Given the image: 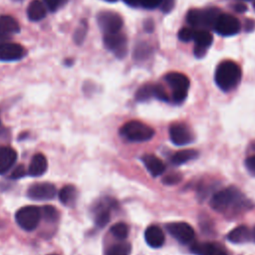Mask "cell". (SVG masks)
Instances as JSON below:
<instances>
[{
  "label": "cell",
  "mask_w": 255,
  "mask_h": 255,
  "mask_svg": "<svg viewBox=\"0 0 255 255\" xmlns=\"http://www.w3.org/2000/svg\"><path fill=\"white\" fill-rule=\"evenodd\" d=\"M99 27L105 34L118 33L123 27L122 17L112 11H102L97 16Z\"/></svg>",
  "instance_id": "obj_7"
},
{
  "label": "cell",
  "mask_w": 255,
  "mask_h": 255,
  "mask_svg": "<svg viewBox=\"0 0 255 255\" xmlns=\"http://www.w3.org/2000/svg\"><path fill=\"white\" fill-rule=\"evenodd\" d=\"M77 190L76 187L73 185H65L60 191H59V199L61 202L65 205H69L74 202L76 199Z\"/></svg>",
  "instance_id": "obj_24"
},
{
  "label": "cell",
  "mask_w": 255,
  "mask_h": 255,
  "mask_svg": "<svg viewBox=\"0 0 255 255\" xmlns=\"http://www.w3.org/2000/svg\"><path fill=\"white\" fill-rule=\"evenodd\" d=\"M242 1H250V0H242Z\"/></svg>",
  "instance_id": "obj_45"
},
{
  "label": "cell",
  "mask_w": 255,
  "mask_h": 255,
  "mask_svg": "<svg viewBox=\"0 0 255 255\" xmlns=\"http://www.w3.org/2000/svg\"><path fill=\"white\" fill-rule=\"evenodd\" d=\"M28 18L31 21H40L46 15V7L39 0H33L27 9Z\"/></svg>",
  "instance_id": "obj_22"
},
{
  "label": "cell",
  "mask_w": 255,
  "mask_h": 255,
  "mask_svg": "<svg viewBox=\"0 0 255 255\" xmlns=\"http://www.w3.org/2000/svg\"><path fill=\"white\" fill-rule=\"evenodd\" d=\"M219 14V9L214 7L206 9H191L186 15V21L194 29L207 30L214 28Z\"/></svg>",
  "instance_id": "obj_3"
},
{
  "label": "cell",
  "mask_w": 255,
  "mask_h": 255,
  "mask_svg": "<svg viewBox=\"0 0 255 255\" xmlns=\"http://www.w3.org/2000/svg\"><path fill=\"white\" fill-rule=\"evenodd\" d=\"M130 252V245L128 243H119L110 248L107 255H128Z\"/></svg>",
  "instance_id": "obj_29"
},
{
  "label": "cell",
  "mask_w": 255,
  "mask_h": 255,
  "mask_svg": "<svg viewBox=\"0 0 255 255\" xmlns=\"http://www.w3.org/2000/svg\"><path fill=\"white\" fill-rule=\"evenodd\" d=\"M194 33H195V29L192 27H184L181 28L178 32V38L180 41L182 42H189L191 40H193L194 37Z\"/></svg>",
  "instance_id": "obj_31"
},
{
  "label": "cell",
  "mask_w": 255,
  "mask_h": 255,
  "mask_svg": "<svg viewBox=\"0 0 255 255\" xmlns=\"http://www.w3.org/2000/svg\"><path fill=\"white\" fill-rule=\"evenodd\" d=\"M42 215L48 221H55L58 218V211L51 205H46L42 208Z\"/></svg>",
  "instance_id": "obj_32"
},
{
  "label": "cell",
  "mask_w": 255,
  "mask_h": 255,
  "mask_svg": "<svg viewBox=\"0 0 255 255\" xmlns=\"http://www.w3.org/2000/svg\"><path fill=\"white\" fill-rule=\"evenodd\" d=\"M105 1H108V2H115V1H117V0H105Z\"/></svg>",
  "instance_id": "obj_42"
},
{
  "label": "cell",
  "mask_w": 255,
  "mask_h": 255,
  "mask_svg": "<svg viewBox=\"0 0 255 255\" xmlns=\"http://www.w3.org/2000/svg\"><path fill=\"white\" fill-rule=\"evenodd\" d=\"M190 249L191 252L196 255H227L224 248L211 242L194 243Z\"/></svg>",
  "instance_id": "obj_15"
},
{
  "label": "cell",
  "mask_w": 255,
  "mask_h": 255,
  "mask_svg": "<svg viewBox=\"0 0 255 255\" xmlns=\"http://www.w3.org/2000/svg\"><path fill=\"white\" fill-rule=\"evenodd\" d=\"M240 27V22L235 16L227 13H220L213 29L221 36H233L239 32Z\"/></svg>",
  "instance_id": "obj_8"
},
{
  "label": "cell",
  "mask_w": 255,
  "mask_h": 255,
  "mask_svg": "<svg viewBox=\"0 0 255 255\" xmlns=\"http://www.w3.org/2000/svg\"><path fill=\"white\" fill-rule=\"evenodd\" d=\"M47 8L51 11H56L60 7H62L67 0H44Z\"/></svg>",
  "instance_id": "obj_34"
},
{
  "label": "cell",
  "mask_w": 255,
  "mask_h": 255,
  "mask_svg": "<svg viewBox=\"0 0 255 255\" xmlns=\"http://www.w3.org/2000/svg\"><path fill=\"white\" fill-rule=\"evenodd\" d=\"M128 5L132 7H142L146 9H153L159 6L162 0H124Z\"/></svg>",
  "instance_id": "obj_26"
},
{
  "label": "cell",
  "mask_w": 255,
  "mask_h": 255,
  "mask_svg": "<svg viewBox=\"0 0 255 255\" xmlns=\"http://www.w3.org/2000/svg\"><path fill=\"white\" fill-rule=\"evenodd\" d=\"M110 221V209L104 205H99L96 209L95 222L99 227H104Z\"/></svg>",
  "instance_id": "obj_25"
},
{
  "label": "cell",
  "mask_w": 255,
  "mask_h": 255,
  "mask_svg": "<svg viewBox=\"0 0 255 255\" xmlns=\"http://www.w3.org/2000/svg\"><path fill=\"white\" fill-rule=\"evenodd\" d=\"M253 6H254V8H255V0L253 1Z\"/></svg>",
  "instance_id": "obj_43"
},
{
  "label": "cell",
  "mask_w": 255,
  "mask_h": 255,
  "mask_svg": "<svg viewBox=\"0 0 255 255\" xmlns=\"http://www.w3.org/2000/svg\"><path fill=\"white\" fill-rule=\"evenodd\" d=\"M24 48L16 43L0 41V61H16L23 58Z\"/></svg>",
  "instance_id": "obj_14"
},
{
  "label": "cell",
  "mask_w": 255,
  "mask_h": 255,
  "mask_svg": "<svg viewBox=\"0 0 255 255\" xmlns=\"http://www.w3.org/2000/svg\"><path fill=\"white\" fill-rule=\"evenodd\" d=\"M152 97H154V95H153V85H150V84H147V85H144V86L140 87L137 90L136 94H135V99L138 102H145V101L149 100Z\"/></svg>",
  "instance_id": "obj_27"
},
{
  "label": "cell",
  "mask_w": 255,
  "mask_h": 255,
  "mask_svg": "<svg viewBox=\"0 0 255 255\" xmlns=\"http://www.w3.org/2000/svg\"><path fill=\"white\" fill-rule=\"evenodd\" d=\"M254 28H255V22L251 19H246L245 20V31L251 32Z\"/></svg>",
  "instance_id": "obj_39"
},
{
  "label": "cell",
  "mask_w": 255,
  "mask_h": 255,
  "mask_svg": "<svg viewBox=\"0 0 255 255\" xmlns=\"http://www.w3.org/2000/svg\"><path fill=\"white\" fill-rule=\"evenodd\" d=\"M166 229L169 234L181 244L190 243L194 238L193 228L185 222L168 223L166 224Z\"/></svg>",
  "instance_id": "obj_9"
},
{
  "label": "cell",
  "mask_w": 255,
  "mask_h": 255,
  "mask_svg": "<svg viewBox=\"0 0 255 255\" xmlns=\"http://www.w3.org/2000/svg\"><path fill=\"white\" fill-rule=\"evenodd\" d=\"M56 194V187L49 182H40L31 185L27 191L29 198L33 200H50Z\"/></svg>",
  "instance_id": "obj_12"
},
{
  "label": "cell",
  "mask_w": 255,
  "mask_h": 255,
  "mask_svg": "<svg viewBox=\"0 0 255 255\" xmlns=\"http://www.w3.org/2000/svg\"><path fill=\"white\" fill-rule=\"evenodd\" d=\"M164 80L172 91V100L177 104L183 102L189 88L188 78L181 73L171 72L165 75Z\"/></svg>",
  "instance_id": "obj_5"
},
{
  "label": "cell",
  "mask_w": 255,
  "mask_h": 255,
  "mask_svg": "<svg viewBox=\"0 0 255 255\" xmlns=\"http://www.w3.org/2000/svg\"><path fill=\"white\" fill-rule=\"evenodd\" d=\"M111 232L113 233V235L120 239V240H124L128 237V227L126 223L124 222H119V223H116L114 224L112 227H111Z\"/></svg>",
  "instance_id": "obj_28"
},
{
  "label": "cell",
  "mask_w": 255,
  "mask_h": 255,
  "mask_svg": "<svg viewBox=\"0 0 255 255\" xmlns=\"http://www.w3.org/2000/svg\"><path fill=\"white\" fill-rule=\"evenodd\" d=\"M159 6H160V9L162 12L168 13L174 7V0H162L161 4Z\"/></svg>",
  "instance_id": "obj_37"
},
{
  "label": "cell",
  "mask_w": 255,
  "mask_h": 255,
  "mask_svg": "<svg viewBox=\"0 0 255 255\" xmlns=\"http://www.w3.org/2000/svg\"><path fill=\"white\" fill-rule=\"evenodd\" d=\"M144 239L150 247L158 248L163 245L165 238L162 230L158 226L151 225L146 228L144 232Z\"/></svg>",
  "instance_id": "obj_17"
},
{
  "label": "cell",
  "mask_w": 255,
  "mask_h": 255,
  "mask_svg": "<svg viewBox=\"0 0 255 255\" xmlns=\"http://www.w3.org/2000/svg\"><path fill=\"white\" fill-rule=\"evenodd\" d=\"M17 159V152L14 148L0 145V174L8 171Z\"/></svg>",
  "instance_id": "obj_16"
},
{
  "label": "cell",
  "mask_w": 255,
  "mask_h": 255,
  "mask_svg": "<svg viewBox=\"0 0 255 255\" xmlns=\"http://www.w3.org/2000/svg\"><path fill=\"white\" fill-rule=\"evenodd\" d=\"M252 233L249 230V228L245 225H240L235 227L233 230H231L228 235H227V239L235 244H239V243H245L247 241H249L251 239Z\"/></svg>",
  "instance_id": "obj_21"
},
{
  "label": "cell",
  "mask_w": 255,
  "mask_h": 255,
  "mask_svg": "<svg viewBox=\"0 0 255 255\" xmlns=\"http://www.w3.org/2000/svg\"><path fill=\"white\" fill-rule=\"evenodd\" d=\"M48 162L47 158L42 153H37L33 156L29 167H28V174L32 176H40L44 174L47 170Z\"/></svg>",
  "instance_id": "obj_20"
},
{
  "label": "cell",
  "mask_w": 255,
  "mask_h": 255,
  "mask_svg": "<svg viewBox=\"0 0 255 255\" xmlns=\"http://www.w3.org/2000/svg\"><path fill=\"white\" fill-rule=\"evenodd\" d=\"M153 95H154V98L160 101H164V102L168 101V96L161 85H153Z\"/></svg>",
  "instance_id": "obj_33"
},
{
  "label": "cell",
  "mask_w": 255,
  "mask_h": 255,
  "mask_svg": "<svg viewBox=\"0 0 255 255\" xmlns=\"http://www.w3.org/2000/svg\"><path fill=\"white\" fill-rule=\"evenodd\" d=\"M88 31V24L86 20H82L80 25L78 26V28L75 30V34H74V40L76 43L80 44L83 42V40L85 39V36L87 34Z\"/></svg>",
  "instance_id": "obj_30"
},
{
  "label": "cell",
  "mask_w": 255,
  "mask_h": 255,
  "mask_svg": "<svg viewBox=\"0 0 255 255\" xmlns=\"http://www.w3.org/2000/svg\"><path fill=\"white\" fill-rule=\"evenodd\" d=\"M234 10L238 13H243V12L247 11V6L243 3H237L234 5Z\"/></svg>",
  "instance_id": "obj_40"
},
{
  "label": "cell",
  "mask_w": 255,
  "mask_h": 255,
  "mask_svg": "<svg viewBox=\"0 0 255 255\" xmlns=\"http://www.w3.org/2000/svg\"><path fill=\"white\" fill-rule=\"evenodd\" d=\"M198 155V152L194 149H182L177 152H175L171 157V162L175 165L183 164L191 159L196 158Z\"/></svg>",
  "instance_id": "obj_23"
},
{
  "label": "cell",
  "mask_w": 255,
  "mask_h": 255,
  "mask_svg": "<svg viewBox=\"0 0 255 255\" xmlns=\"http://www.w3.org/2000/svg\"><path fill=\"white\" fill-rule=\"evenodd\" d=\"M26 173H28V170L25 169V166H24L23 164H20V165H18V166L12 171L11 177L14 178V179L21 178V177H23Z\"/></svg>",
  "instance_id": "obj_36"
},
{
  "label": "cell",
  "mask_w": 255,
  "mask_h": 255,
  "mask_svg": "<svg viewBox=\"0 0 255 255\" xmlns=\"http://www.w3.org/2000/svg\"><path fill=\"white\" fill-rule=\"evenodd\" d=\"M120 132L130 141H146L154 135L152 128L138 121L128 122L121 128Z\"/></svg>",
  "instance_id": "obj_4"
},
{
  "label": "cell",
  "mask_w": 255,
  "mask_h": 255,
  "mask_svg": "<svg viewBox=\"0 0 255 255\" xmlns=\"http://www.w3.org/2000/svg\"><path fill=\"white\" fill-rule=\"evenodd\" d=\"M141 160L148 172L154 177L160 175L165 169V165L162 160L153 154H144L141 157Z\"/></svg>",
  "instance_id": "obj_18"
},
{
  "label": "cell",
  "mask_w": 255,
  "mask_h": 255,
  "mask_svg": "<svg viewBox=\"0 0 255 255\" xmlns=\"http://www.w3.org/2000/svg\"><path fill=\"white\" fill-rule=\"evenodd\" d=\"M245 165L250 173L255 175V155H251L246 158Z\"/></svg>",
  "instance_id": "obj_38"
},
{
  "label": "cell",
  "mask_w": 255,
  "mask_h": 255,
  "mask_svg": "<svg viewBox=\"0 0 255 255\" xmlns=\"http://www.w3.org/2000/svg\"><path fill=\"white\" fill-rule=\"evenodd\" d=\"M180 179H181V175L180 174H178V173H171V174H168L167 176H165L162 181L165 184L171 185V184H175V183L179 182Z\"/></svg>",
  "instance_id": "obj_35"
},
{
  "label": "cell",
  "mask_w": 255,
  "mask_h": 255,
  "mask_svg": "<svg viewBox=\"0 0 255 255\" xmlns=\"http://www.w3.org/2000/svg\"><path fill=\"white\" fill-rule=\"evenodd\" d=\"M242 199L241 192L237 188L229 186L219 190L212 196L210 206L217 212H225L229 208L241 204L243 202Z\"/></svg>",
  "instance_id": "obj_2"
},
{
  "label": "cell",
  "mask_w": 255,
  "mask_h": 255,
  "mask_svg": "<svg viewBox=\"0 0 255 255\" xmlns=\"http://www.w3.org/2000/svg\"><path fill=\"white\" fill-rule=\"evenodd\" d=\"M216 85L224 92L234 89L241 79V69L233 61L221 62L215 71L214 76Z\"/></svg>",
  "instance_id": "obj_1"
},
{
  "label": "cell",
  "mask_w": 255,
  "mask_h": 255,
  "mask_svg": "<svg viewBox=\"0 0 255 255\" xmlns=\"http://www.w3.org/2000/svg\"><path fill=\"white\" fill-rule=\"evenodd\" d=\"M49 255H58V254H49Z\"/></svg>",
  "instance_id": "obj_44"
},
{
  "label": "cell",
  "mask_w": 255,
  "mask_h": 255,
  "mask_svg": "<svg viewBox=\"0 0 255 255\" xmlns=\"http://www.w3.org/2000/svg\"><path fill=\"white\" fill-rule=\"evenodd\" d=\"M169 137L176 145H185L193 141L191 129L184 124H173L169 128Z\"/></svg>",
  "instance_id": "obj_11"
},
{
  "label": "cell",
  "mask_w": 255,
  "mask_h": 255,
  "mask_svg": "<svg viewBox=\"0 0 255 255\" xmlns=\"http://www.w3.org/2000/svg\"><path fill=\"white\" fill-rule=\"evenodd\" d=\"M20 31L18 22L11 16H0V41L8 37L10 34H15Z\"/></svg>",
  "instance_id": "obj_19"
},
{
  "label": "cell",
  "mask_w": 255,
  "mask_h": 255,
  "mask_svg": "<svg viewBox=\"0 0 255 255\" xmlns=\"http://www.w3.org/2000/svg\"><path fill=\"white\" fill-rule=\"evenodd\" d=\"M252 237H253V240L255 241V227L253 229V232H252Z\"/></svg>",
  "instance_id": "obj_41"
},
{
  "label": "cell",
  "mask_w": 255,
  "mask_h": 255,
  "mask_svg": "<svg viewBox=\"0 0 255 255\" xmlns=\"http://www.w3.org/2000/svg\"><path fill=\"white\" fill-rule=\"evenodd\" d=\"M104 43L107 49L112 51L117 57H125L127 54V38L120 32L105 34Z\"/></svg>",
  "instance_id": "obj_10"
},
{
  "label": "cell",
  "mask_w": 255,
  "mask_h": 255,
  "mask_svg": "<svg viewBox=\"0 0 255 255\" xmlns=\"http://www.w3.org/2000/svg\"><path fill=\"white\" fill-rule=\"evenodd\" d=\"M41 216L42 212L39 207L29 205L18 209L15 214V219L21 228L31 231L38 226Z\"/></svg>",
  "instance_id": "obj_6"
},
{
  "label": "cell",
  "mask_w": 255,
  "mask_h": 255,
  "mask_svg": "<svg viewBox=\"0 0 255 255\" xmlns=\"http://www.w3.org/2000/svg\"><path fill=\"white\" fill-rule=\"evenodd\" d=\"M193 40L195 43L194 50H193L194 55L197 58H202L205 55L208 47L211 45L213 37L211 33L208 32L207 30L195 29Z\"/></svg>",
  "instance_id": "obj_13"
}]
</instances>
